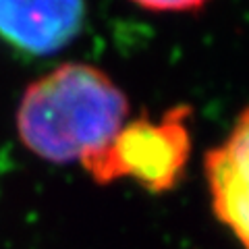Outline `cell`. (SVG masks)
Wrapping results in <instances>:
<instances>
[{"instance_id": "cell-5", "label": "cell", "mask_w": 249, "mask_h": 249, "mask_svg": "<svg viewBox=\"0 0 249 249\" xmlns=\"http://www.w3.org/2000/svg\"><path fill=\"white\" fill-rule=\"evenodd\" d=\"M133 2L152 11H191L206 4L208 0H133Z\"/></svg>"}, {"instance_id": "cell-3", "label": "cell", "mask_w": 249, "mask_h": 249, "mask_svg": "<svg viewBox=\"0 0 249 249\" xmlns=\"http://www.w3.org/2000/svg\"><path fill=\"white\" fill-rule=\"evenodd\" d=\"M83 21L85 0H0V36L31 54L65 48Z\"/></svg>"}, {"instance_id": "cell-1", "label": "cell", "mask_w": 249, "mask_h": 249, "mask_svg": "<svg viewBox=\"0 0 249 249\" xmlns=\"http://www.w3.org/2000/svg\"><path fill=\"white\" fill-rule=\"evenodd\" d=\"M127 112V98L106 73L69 62L27 88L17 129L27 150L40 158L85 166L112 143Z\"/></svg>"}, {"instance_id": "cell-4", "label": "cell", "mask_w": 249, "mask_h": 249, "mask_svg": "<svg viewBox=\"0 0 249 249\" xmlns=\"http://www.w3.org/2000/svg\"><path fill=\"white\" fill-rule=\"evenodd\" d=\"M206 177L216 216L249 249V110L206 156Z\"/></svg>"}, {"instance_id": "cell-2", "label": "cell", "mask_w": 249, "mask_h": 249, "mask_svg": "<svg viewBox=\"0 0 249 249\" xmlns=\"http://www.w3.org/2000/svg\"><path fill=\"white\" fill-rule=\"evenodd\" d=\"M189 150L187 110L177 108L158 123H124L112 143L83 168L98 183L129 177L150 191H166L181 177Z\"/></svg>"}]
</instances>
